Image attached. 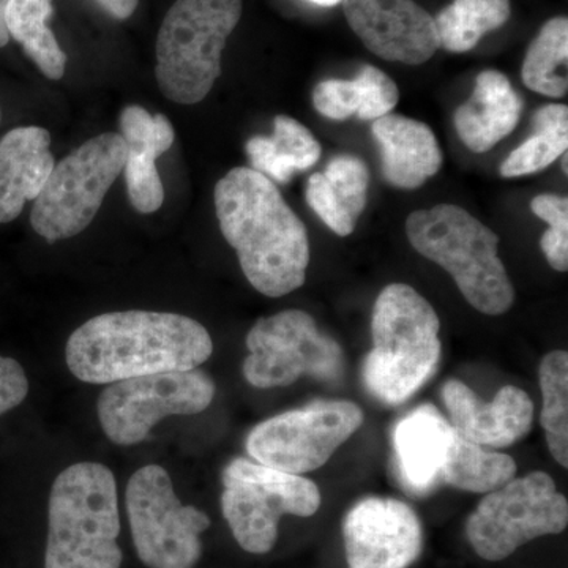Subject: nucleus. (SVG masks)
Masks as SVG:
<instances>
[{
    "mask_svg": "<svg viewBox=\"0 0 568 568\" xmlns=\"http://www.w3.org/2000/svg\"><path fill=\"white\" fill-rule=\"evenodd\" d=\"M213 343L203 324L175 313H104L71 334L67 366L88 384L189 372L211 358Z\"/></svg>",
    "mask_w": 568,
    "mask_h": 568,
    "instance_id": "obj_1",
    "label": "nucleus"
},
{
    "mask_svg": "<svg viewBox=\"0 0 568 568\" xmlns=\"http://www.w3.org/2000/svg\"><path fill=\"white\" fill-rule=\"evenodd\" d=\"M220 230L257 293L283 297L304 286L310 241L304 222L271 179L234 168L215 186Z\"/></svg>",
    "mask_w": 568,
    "mask_h": 568,
    "instance_id": "obj_2",
    "label": "nucleus"
},
{
    "mask_svg": "<svg viewBox=\"0 0 568 568\" xmlns=\"http://www.w3.org/2000/svg\"><path fill=\"white\" fill-rule=\"evenodd\" d=\"M439 316L409 284H388L372 313V351L362 365L366 390L384 405H403L435 375Z\"/></svg>",
    "mask_w": 568,
    "mask_h": 568,
    "instance_id": "obj_3",
    "label": "nucleus"
},
{
    "mask_svg": "<svg viewBox=\"0 0 568 568\" xmlns=\"http://www.w3.org/2000/svg\"><path fill=\"white\" fill-rule=\"evenodd\" d=\"M118 487L110 467L78 463L52 484L44 568H121Z\"/></svg>",
    "mask_w": 568,
    "mask_h": 568,
    "instance_id": "obj_4",
    "label": "nucleus"
},
{
    "mask_svg": "<svg viewBox=\"0 0 568 568\" xmlns=\"http://www.w3.org/2000/svg\"><path fill=\"white\" fill-rule=\"evenodd\" d=\"M406 234L416 252L452 275L467 302L488 316L507 313L515 302L500 261L499 237L476 216L454 204L410 213Z\"/></svg>",
    "mask_w": 568,
    "mask_h": 568,
    "instance_id": "obj_5",
    "label": "nucleus"
},
{
    "mask_svg": "<svg viewBox=\"0 0 568 568\" xmlns=\"http://www.w3.org/2000/svg\"><path fill=\"white\" fill-rule=\"evenodd\" d=\"M242 0H175L156 37L155 77L171 102H203L222 74V54Z\"/></svg>",
    "mask_w": 568,
    "mask_h": 568,
    "instance_id": "obj_6",
    "label": "nucleus"
},
{
    "mask_svg": "<svg viewBox=\"0 0 568 568\" xmlns=\"http://www.w3.org/2000/svg\"><path fill=\"white\" fill-rule=\"evenodd\" d=\"M125 162L126 145L121 134L103 133L55 163L33 203L31 223L36 233L50 244L82 233L123 173Z\"/></svg>",
    "mask_w": 568,
    "mask_h": 568,
    "instance_id": "obj_7",
    "label": "nucleus"
},
{
    "mask_svg": "<svg viewBox=\"0 0 568 568\" xmlns=\"http://www.w3.org/2000/svg\"><path fill=\"white\" fill-rule=\"evenodd\" d=\"M222 510L237 544L252 555L275 547L284 515L313 517L321 507L315 481L246 458L223 470Z\"/></svg>",
    "mask_w": 568,
    "mask_h": 568,
    "instance_id": "obj_8",
    "label": "nucleus"
},
{
    "mask_svg": "<svg viewBox=\"0 0 568 568\" xmlns=\"http://www.w3.org/2000/svg\"><path fill=\"white\" fill-rule=\"evenodd\" d=\"M567 526V497L551 476L534 470L487 493L467 518L466 537L477 556L499 562L536 538L562 534Z\"/></svg>",
    "mask_w": 568,
    "mask_h": 568,
    "instance_id": "obj_9",
    "label": "nucleus"
},
{
    "mask_svg": "<svg viewBox=\"0 0 568 568\" xmlns=\"http://www.w3.org/2000/svg\"><path fill=\"white\" fill-rule=\"evenodd\" d=\"M245 343L250 354L242 372L256 388L287 387L302 376L335 383L345 375V351L302 310L261 317Z\"/></svg>",
    "mask_w": 568,
    "mask_h": 568,
    "instance_id": "obj_10",
    "label": "nucleus"
},
{
    "mask_svg": "<svg viewBox=\"0 0 568 568\" xmlns=\"http://www.w3.org/2000/svg\"><path fill=\"white\" fill-rule=\"evenodd\" d=\"M126 514L138 558L149 568H193L203 552L201 534L211 518L183 506L162 466L149 465L126 485Z\"/></svg>",
    "mask_w": 568,
    "mask_h": 568,
    "instance_id": "obj_11",
    "label": "nucleus"
},
{
    "mask_svg": "<svg viewBox=\"0 0 568 568\" xmlns=\"http://www.w3.org/2000/svg\"><path fill=\"white\" fill-rule=\"evenodd\" d=\"M364 418V410L347 399H316L254 426L246 452L260 465L302 476L323 467Z\"/></svg>",
    "mask_w": 568,
    "mask_h": 568,
    "instance_id": "obj_12",
    "label": "nucleus"
},
{
    "mask_svg": "<svg viewBox=\"0 0 568 568\" xmlns=\"http://www.w3.org/2000/svg\"><path fill=\"white\" fill-rule=\"evenodd\" d=\"M215 390L212 377L197 368L119 381L100 395V425L112 443L134 446L163 418L203 413Z\"/></svg>",
    "mask_w": 568,
    "mask_h": 568,
    "instance_id": "obj_13",
    "label": "nucleus"
},
{
    "mask_svg": "<svg viewBox=\"0 0 568 568\" xmlns=\"http://www.w3.org/2000/svg\"><path fill=\"white\" fill-rule=\"evenodd\" d=\"M347 568H409L424 551L414 508L394 497L358 500L343 519Z\"/></svg>",
    "mask_w": 568,
    "mask_h": 568,
    "instance_id": "obj_14",
    "label": "nucleus"
},
{
    "mask_svg": "<svg viewBox=\"0 0 568 568\" xmlns=\"http://www.w3.org/2000/svg\"><path fill=\"white\" fill-rule=\"evenodd\" d=\"M355 36L377 58L422 65L439 50L435 18L414 0H343Z\"/></svg>",
    "mask_w": 568,
    "mask_h": 568,
    "instance_id": "obj_15",
    "label": "nucleus"
},
{
    "mask_svg": "<svg viewBox=\"0 0 568 568\" xmlns=\"http://www.w3.org/2000/svg\"><path fill=\"white\" fill-rule=\"evenodd\" d=\"M440 396L450 425L459 436L478 446L510 447L532 428L534 402L523 388L503 387L487 403L462 381L450 379L444 384Z\"/></svg>",
    "mask_w": 568,
    "mask_h": 568,
    "instance_id": "obj_16",
    "label": "nucleus"
},
{
    "mask_svg": "<svg viewBox=\"0 0 568 568\" xmlns=\"http://www.w3.org/2000/svg\"><path fill=\"white\" fill-rule=\"evenodd\" d=\"M455 428L436 406L422 405L406 414L394 429L399 480L409 495L425 496L443 484Z\"/></svg>",
    "mask_w": 568,
    "mask_h": 568,
    "instance_id": "obj_17",
    "label": "nucleus"
},
{
    "mask_svg": "<svg viewBox=\"0 0 568 568\" xmlns=\"http://www.w3.org/2000/svg\"><path fill=\"white\" fill-rule=\"evenodd\" d=\"M121 130L126 145L123 166L130 203L140 213L159 211L164 201V189L156 159L174 144V129L163 114L152 115L138 104L123 108Z\"/></svg>",
    "mask_w": 568,
    "mask_h": 568,
    "instance_id": "obj_18",
    "label": "nucleus"
},
{
    "mask_svg": "<svg viewBox=\"0 0 568 568\" xmlns=\"http://www.w3.org/2000/svg\"><path fill=\"white\" fill-rule=\"evenodd\" d=\"M51 134L41 126H18L0 140V223L21 215L54 170Z\"/></svg>",
    "mask_w": 568,
    "mask_h": 568,
    "instance_id": "obj_19",
    "label": "nucleus"
},
{
    "mask_svg": "<svg viewBox=\"0 0 568 568\" xmlns=\"http://www.w3.org/2000/svg\"><path fill=\"white\" fill-rule=\"evenodd\" d=\"M384 179L395 189L416 190L439 173L444 156L436 134L424 122L387 114L373 122Z\"/></svg>",
    "mask_w": 568,
    "mask_h": 568,
    "instance_id": "obj_20",
    "label": "nucleus"
},
{
    "mask_svg": "<svg viewBox=\"0 0 568 568\" xmlns=\"http://www.w3.org/2000/svg\"><path fill=\"white\" fill-rule=\"evenodd\" d=\"M521 112V97L506 74L485 70L470 99L455 112V129L469 151L484 153L517 129Z\"/></svg>",
    "mask_w": 568,
    "mask_h": 568,
    "instance_id": "obj_21",
    "label": "nucleus"
},
{
    "mask_svg": "<svg viewBox=\"0 0 568 568\" xmlns=\"http://www.w3.org/2000/svg\"><path fill=\"white\" fill-rule=\"evenodd\" d=\"M369 171L364 160L336 155L324 173L313 174L306 183V203L328 230L339 237L354 233L368 201Z\"/></svg>",
    "mask_w": 568,
    "mask_h": 568,
    "instance_id": "obj_22",
    "label": "nucleus"
},
{
    "mask_svg": "<svg viewBox=\"0 0 568 568\" xmlns=\"http://www.w3.org/2000/svg\"><path fill=\"white\" fill-rule=\"evenodd\" d=\"M398 100V85L375 65L362 67L353 81L325 80L313 91L316 111L332 121L357 115L362 121L375 122L390 114Z\"/></svg>",
    "mask_w": 568,
    "mask_h": 568,
    "instance_id": "obj_23",
    "label": "nucleus"
},
{
    "mask_svg": "<svg viewBox=\"0 0 568 568\" xmlns=\"http://www.w3.org/2000/svg\"><path fill=\"white\" fill-rule=\"evenodd\" d=\"M245 149L253 170L280 183L290 182L297 171L315 166L323 153L315 134L284 114L276 115L272 136H254Z\"/></svg>",
    "mask_w": 568,
    "mask_h": 568,
    "instance_id": "obj_24",
    "label": "nucleus"
},
{
    "mask_svg": "<svg viewBox=\"0 0 568 568\" xmlns=\"http://www.w3.org/2000/svg\"><path fill=\"white\" fill-rule=\"evenodd\" d=\"M52 13V0H9L6 26L11 39L21 44L41 73L58 81L65 74L67 55L48 28Z\"/></svg>",
    "mask_w": 568,
    "mask_h": 568,
    "instance_id": "obj_25",
    "label": "nucleus"
},
{
    "mask_svg": "<svg viewBox=\"0 0 568 568\" xmlns=\"http://www.w3.org/2000/svg\"><path fill=\"white\" fill-rule=\"evenodd\" d=\"M515 474L517 463L510 455L470 443L455 429L450 454L444 467V485L462 491L487 495L515 478Z\"/></svg>",
    "mask_w": 568,
    "mask_h": 568,
    "instance_id": "obj_26",
    "label": "nucleus"
},
{
    "mask_svg": "<svg viewBox=\"0 0 568 568\" xmlns=\"http://www.w3.org/2000/svg\"><path fill=\"white\" fill-rule=\"evenodd\" d=\"M534 133L507 156L500 166L503 178H521L540 173L567 152L568 108L551 103L536 111Z\"/></svg>",
    "mask_w": 568,
    "mask_h": 568,
    "instance_id": "obj_27",
    "label": "nucleus"
},
{
    "mask_svg": "<svg viewBox=\"0 0 568 568\" xmlns=\"http://www.w3.org/2000/svg\"><path fill=\"white\" fill-rule=\"evenodd\" d=\"M510 14V0H454L435 18L439 48L474 50L481 37L503 28Z\"/></svg>",
    "mask_w": 568,
    "mask_h": 568,
    "instance_id": "obj_28",
    "label": "nucleus"
},
{
    "mask_svg": "<svg viewBox=\"0 0 568 568\" xmlns=\"http://www.w3.org/2000/svg\"><path fill=\"white\" fill-rule=\"evenodd\" d=\"M567 67L568 20L566 17L552 18L545 22L526 52L523 82L540 95L562 99L568 91Z\"/></svg>",
    "mask_w": 568,
    "mask_h": 568,
    "instance_id": "obj_29",
    "label": "nucleus"
},
{
    "mask_svg": "<svg viewBox=\"0 0 568 568\" xmlns=\"http://www.w3.org/2000/svg\"><path fill=\"white\" fill-rule=\"evenodd\" d=\"M540 377V424L544 426L549 454L560 466H568V354L552 351L545 355L538 368Z\"/></svg>",
    "mask_w": 568,
    "mask_h": 568,
    "instance_id": "obj_30",
    "label": "nucleus"
},
{
    "mask_svg": "<svg viewBox=\"0 0 568 568\" xmlns=\"http://www.w3.org/2000/svg\"><path fill=\"white\" fill-rule=\"evenodd\" d=\"M532 212L548 223L540 239V248L555 271H568V200L559 194H538L532 200Z\"/></svg>",
    "mask_w": 568,
    "mask_h": 568,
    "instance_id": "obj_31",
    "label": "nucleus"
},
{
    "mask_svg": "<svg viewBox=\"0 0 568 568\" xmlns=\"http://www.w3.org/2000/svg\"><path fill=\"white\" fill-rule=\"evenodd\" d=\"M29 394V381L21 364L0 355V416L24 402Z\"/></svg>",
    "mask_w": 568,
    "mask_h": 568,
    "instance_id": "obj_32",
    "label": "nucleus"
},
{
    "mask_svg": "<svg viewBox=\"0 0 568 568\" xmlns=\"http://www.w3.org/2000/svg\"><path fill=\"white\" fill-rule=\"evenodd\" d=\"M99 2L110 11L112 17L118 18V20H126V18L132 17L140 0H99Z\"/></svg>",
    "mask_w": 568,
    "mask_h": 568,
    "instance_id": "obj_33",
    "label": "nucleus"
},
{
    "mask_svg": "<svg viewBox=\"0 0 568 568\" xmlns=\"http://www.w3.org/2000/svg\"><path fill=\"white\" fill-rule=\"evenodd\" d=\"M7 6H9V0H0V48L6 47L10 40L9 31H7L6 26Z\"/></svg>",
    "mask_w": 568,
    "mask_h": 568,
    "instance_id": "obj_34",
    "label": "nucleus"
},
{
    "mask_svg": "<svg viewBox=\"0 0 568 568\" xmlns=\"http://www.w3.org/2000/svg\"><path fill=\"white\" fill-rule=\"evenodd\" d=\"M310 2L315 3L317 7H327V9H331V7L342 3L343 0H310Z\"/></svg>",
    "mask_w": 568,
    "mask_h": 568,
    "instance_id": "obj_35",
    "label": "nucleus"
},
{
    "mask_svg": "<svg viewBox=\"0 0 568 568\" xmlns=\"http://www.w3.org/2000/svg\"><path fill=\"white\" fill-rule=\"evenodd\" d=\"M0 123H2V106H0Z\"/></svg>",
    "mask_w": 568,
    "mask_h": 568,
    "instance_id": "obj_36",
    "label": "nucleus"
}]
</instances>
